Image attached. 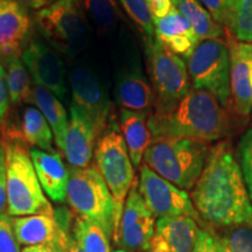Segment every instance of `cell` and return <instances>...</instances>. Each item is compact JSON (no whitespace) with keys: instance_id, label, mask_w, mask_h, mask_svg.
Here are the masks:
<instances>
[{"instance_id":"cell-26","label":"cell","mask_w":252,"mask_h":252,"mask_svg":"<svg viewBox=\"0 0 252 252\" xmlns=\"http://www.w3.org/2000/svg\"><path fill=\"white\" fill-rule=\"evenodd\" d=\"M6 61H7L6 80H7L9 100L14 105L32 103L33 86L31 84L30 75L21 56H13Z\"/></svg>"},{"instance_id":"cell-6","label":"cell","mask_w":252,"mask_h":252,"mask_svg":"<svg viewBox=\"0 0 252 252\" xmlns=\"http://www.w3.org/2000/svg\"><path fill=\"white\" fill-rule=\"evenodd\" d=\"M37 27L53 48L75 58L89 42L90 24L81 0H56L37 12Z\"/></svg>"},{"instance_id":"cell-18","label":"cell","mask_w":252,"mask_h":252,"mask_svg":"<svg viewBox=\"0 0 252 252\" xmlns=\"http://www.w3.org/2000/svg\"><path fill=\"white\" fill-rule=\"evenodd\" d=\"M197 222L191 217H161L156 222L151 250L156 252H191L198 234Z\"/></svg>"},{"instance_id":"cell-11","label":"cell","mask_w":252,"mask_h":252,"mask_svg":"<svg viewBox=\"0 0 252 252\" xmlns=\"http://www.w3.org/2000/svg\"><path fill=\"white\" fill-rule=\"evenodd\" d=\"M156 216L145 203L135 180L125 200L112 241L127 252H145L156 232Z\"/></svg>"},{"instance_id":"cell-35","label":"cell","mask_w":252,"mask_h":252,"mask_svg":"<svg viewBox=\"0 0 252 252\" xmlns=\"http://www.w3.org/2000/svg\"><path fill=\"white\" fill-rule=\"evenodd\" d=\"M7 209V188H6V158L5 146L0 137V214Z\"/></svg>"},{"instance_id":"cell-36","label":"cell","mask_w":252,"mask_h":252,"mask_svg":"<svg viewBox=\"0 0 252 252\" xmlns=\"http://www.w3.org/2000/svg\"><path fill=\"white\" fill-rule=\"evenodd\" d=\"M147 6H149L152 21L165 18L175 7L173 0H152L147 2Z\"/></svg>"},{"instance_id":"cell-7","label":"cell","mask_w":252,"mask_h":252,"mask_svg":"<svg viewBox=\"0 0 252 252\" xmlns=\"http://www.w3.org/2000/svg\"><path fill=\"white\" fill-rule=\"evenodd\" d=\"M94 157L96 162L94 166L108 186L121 220L125 200L137 179L134 166L115 116L110 119L106 128L99 135Z\"/></svg>"},{"instance_id":"cell-3","label":"cell","mask_w":252,"mask_h":252,"mask_svg":"<svg viewBox=\"0 0 252 252\" xmlns=\"http://www.w3.org/2000/svg\"><path fill=\"white\" fill-rule=\"evenodd\" d=\"M210 146L200 140L179 137H153L143 162L154 173L182 190L196 185Z\"/></svg>"},{"instance_id":"cell-17","label":"cell","mask_w":252,"mask_h":252,"mask_svg":"<svg viewBox=\"0 0 252 252\" xmlns=\"http://www.w3.org/2000/svg\"><path fill=\"white\" fill-rule=\"evenodd\" d=\"M32 20L27 8L12 1L0 0V56L7 60L21 56L30 41Z\"/></svg>"},{"instance_id":"cell-16","label":"cell","mask_w":252,"mask_h":252,"mask_svg":"<svg viewBox=\"0 0 252 252\" xmlns=\"http://www.w3.org/2000/svg\"><path fill=\"white\" fill-rule=\"evenodd\" d=\"M97 140L98 134L89 117L75 104H71L68 130L60 151L70 167L84 168L90 166Z\"/></svg>"},{"instance_id":"cell-30","label":"cell","mask_w":252,"mask_h":252,"mask_svg":"<svg viewBox=\"0 0 252 252\" xmlns=\"http://www.w3.org/2000/svg\"><path fill=\"white\" fill-rule=\"evenodd\" d=\"M128 17L146 37V43L154 39V26L146 0H119Z\"/></svg>"},{"instance_id":"cell-39","label":"cell","mask_w":252,"mask_h":252,"mask_svg":"<svg viewBox=\"0 0 252 252\" xmlns=\"http://www.w3.org/2000/svg\"><path fill=\"white\" fill-rule=\"evenodd\" d=\"M21 252H65L62 249H59L52 245H32L26 247Z\"/></svg>"},{"instance_id":"cell-42","label":"cell","mask_w":252,"mask_h":252,"mask_svg":"<svg viewBox=\"0 0 252 252\" xmlns=\"http://www.w3.org/2000/svg\"><path fill=\"white\" fill-rule=\"evenodd\" d=\"M145 252H156V251H153V250H151V249H147V250H146V251H145Z\"/></svg>"},{"instance_id":"cell-40","label":"cell","mask_w":252,"mask_h":252,"mask_svg":"<svg viewBox=\"0 0 252 252\" xmlns=\"http://www.w3.org/2000/svg\"><path fill=\"white\" fill-rule=\"evenodd\" d=\"M68 252H84L82 250L80 245L76 241H75L74 237L70 236V241H69V248H68Z\"/></svg>"},{"instance_id":"cell-14","label":"cell","mask_w":252,"mask_h":252,"mask_svg":"<svg viewBox=\"0 0 252 252\" xmlns=\"http://www.w3.org/2000/svg\"><path fill=\"white\" fill-rule=\"evenodd\" d=\"M21 59L34 83L47 88L60 98H64L68 91L65 68L55 49L39 40L31 39L21 53Z\"/></svg>"},{"instance_id":"cell-15","label":"cell","mask_w":252,"mask_h":252,"mask_svg":"<svg viewBox=\"0 0 252 252\" xmlns=\"http://www.w3.org/2000/svg\"><path fill=\"white\" fill-rule=\"evenodd\" d=\"M230 55V91L234 111L239 117L252 113V43L226 41Z\"/></svg>"},{"instance_id":"cell-38","label":"cell","mask_w":252,"mask_h":252,"mask_svg":"<svg viewBox=\"0 0 252 252\" xmlns=\"http://www.w3.org/2000/svg\"><path fill=\"white\" fill-rule=\"evenodd\" d=\"M12 1L24 6L25 8L39 9V8H45L47 6L52 5L53 2L56 1V0H12Z\"/></svg>"},{"instance_id":"cell-1","label":"cell","mask_w":252,"mask_h":252,"mask_svg":"<svg viewBox=\"0 0 252 252\" xmlns=\"http://www.w3.org/2000/svg\"><path fill=\"white\" fill-rule=\"evenodd\" d=\"M190 198L206 228L252 224V204L229 141L222 140L210 147Z\"/></svg>"},{"instance_id":"cell-45","label":"cell","mask_w":252,"mask_h":252,"mask_svg":"<svg viewBox=\"0 0 252 252\" xmlns=\"http://www.w3.org/2000/svg\"><path fill=\"white\" fill-rule=\"evenodd\" d=\"M0 137H1V130H0Z\"/></svg>"},{"instance_id":"cell-22","label":"cell","mask_w":252,"mask_h":252,"mask_svg":"<svg viewBox=\"0 0 252 252\" xmlns=\"http://www.w3.org/2000/svg\"><path fill=\"white\" fill-rule=\"evenodd\" d=\"M149 115L144 112L121 109L119 126L124 138L131 161L134 168L139 169L144 154L153 139L149 126Z\"/></svg>"},{"instance_id":"cell-31","label":"cell","mask_w":252,"mask_h":252,"mask_svg":"<svg viewBox=\"0 0 252 252\" xmlns=\"http://www.w3.org/2000/svg\"><path fill=\"white\" fill-rule=\"evenodd\" d=\"M237 160L252 204V128L242 135L237 147Z\"/></svg>"},{"instance_id":"cell-29","label":"cell","mask_w":252,"mask_h":252,"mask_svg":"<svg viewBox=\"0 0 252 252\" xmlns=\"http://www.w3.org/2000/svg\"><path fill=\"white\" fill-rule=\"evenodd\" d=\"M223 252H252V224H238L209 229Z\"/></svg>"},{"instance_id":"cell-33","label":"cell","mask_w":252,"mask_h":252,"mask_svg":"<svg viewBox=\"0 0 252 252\" xmlns=\"http://www.w3.org/2000/svg\"><path fill=\"white\" fill-rule=\"evenodd\" d=\"M0 252H21L12 226V219L6 214H0Z\"/></svg>"},{"instance_id":"cell-13","label":"cell","mask_w":252,"mask_h":252,"mask_svg":"<svg viewBox=\"0 0 252 252\" xmlns=\"http://www.w3.org/2000/svg\"><path fill=\"white\" fill-rule=\"evenodd\" d=\"M72 100L93 123L97 134L103 133L112 115V104L98 78L86 67H76L70 72Z\"/></svg>"},{"instance_id":"cell-34","label":"cell","mask_w":252,"mask_h":252,"mask_svg":"<svg viewBox=\"0 0 252 252\" xmlns=\"http://www.w3.org/2000/svg\"><path fill=\"white\" fill-rule=\"evenodd\" d=\"M191 252H223L222 248L214 237V235L206 229L198 230L196 242H195L194 249Z\"/></svg>"},{"instance_id":"cell-44","label":"cell","mask_w":252,"mask_h":252,"mask_svg":"<svg viewBox=\"0 0 252 252\" xmlns=\"http://www.w3.org/2000/svg\"><path fill=\"white\" fill-rule=\"evenodd\" d=\"M150 1H152V0H146V2H150Z\"/></svg>"},{"instance_id":"cell-4","label":"cell","mask_w":252,"mask_h":252,"mask_svg":"<svg viewBox=\"0 0 252 252\" xmlns=\"http://www.w3.org/2000/svg\"><path fill=\"white\" fill-rule=\"evenodd\" d=\"M1 139L5 146L8 215L54 216V209L43 193L26 145L17 139Z\"/></svg>"},{"instance_id":"cell-8","label":"cell","mask_w":252,"mask_h":252,"mask_svg":"<svg viewBox=\"0 0 252 252\" xmlns=\"http://www.w3.org/2000/svg\"><path fill=\"white\" fill-rule=\"evenodd\" d=\"M147 68L154 93L153 113L161 115L174 109L191 90L185 60L173 54L159 41L146 43Z\"/></svg>"},{"instance_id":"cell-10","label":"cell","mask_w":252,"mask_h":252,"mask_svg":"<svg viewBox=\"0 0 252 252\" xmlns=\"http://www.w3.org/2000/svg\"><path fill=\"white\" fill-rule=\"evenodd\" d=\"M139 172L138 188L145 203L154 216L158 219L187 216L202 224L200 215L187 191L165 180L144 163L139 167Z\"/></svg>"},{"instance_id":"cell-27","label":"cell","mask_w":252,"mask_h":252,"mask_svg":"<svg viewBox=\"0 0 252 252\" xmlns=\"http://www.w3.org/2000/svg\"><path fill=\"white\" fill-rule=\"evenodd\" d=\"M72 237L84 252H111L109 236L98 225L74 215Z\"/></svg>"},{"instance_id":"cell-20","label":"cell","mask_w":252,"mask_h":252,"mask_svg":"<svg viewBox=\"0 0 252 252\" xmlns=\"http://www.w3.org/2000/svg\"><path fill=\"white\" fill-rule=\"evenodd\" d=\"M154 39L172 52L187 60L200 42L187 19L174 7L165 18L153 21Z\"/></svg>"},{"instance_id":"cell-43","label":"cell","mask_w":252,"mask_h":252,"mask_svg":"<svg viewBox=\"0 0 252 252\" xmlns=\"http://www.w3.org/2000/svg\"><path fill=\"white\" fill-rule=\"evenodd\" d=\"M251 88H252V72H251Z\"/></svg>"},{"instance_id":"cell-9","label":"cell","mask_w":252,"mask_h":252,"mask_svg":"<svg viewBox=\"0 0 252 252\" xmlns=\"http://www.w3.org/2000/svg\"><path fill=\"white\" fill-rule=\"evenodd\" d=\"M191 88L206 90L223 108L231 103L230 91V55L224 40H202L187 59Z\"/></svg>"},{"instance_id":"cell-2","label":"cell","mask_w":252,"mask_h":252,"mask_svg":"<svg viewBox=\"0 0 252 252\" xmlns=\"http://www.w3.org/2000/svg\"><path fill=\"white\" fill-rule=\"evenodd\" d=\"M153 137H179L214 143L234 130V122L225 108L206 90L193 89L171 111L149 117Z\"/></svg>"},{"instance_id":"cell-25","label":"cell","mask_w":252,"mask_h":252,"mask_svg":"<svg viewBox=\"0 0 252 252\" xmlns=\"http://www.w3.org/2000/svg\"><path fill=\"white\" fill-rule=\"evenodd\" d=\"M178 11L187 19L200 41L202 40H224L230 37L224 28L214 20L212 15L203 7L198 0H173Z\"/></svg>"},{"instance_id":"cell-12","label":"cell","mask_w":252,"mask_h":252,"mask_svg":"<svg viewBox=\"0 0 252 252\" xmlns=\"http://www.w3.org/2000/svg\"><path fill=\"white\" fill-rule=\"evenodd\" d=\"M70 213L64 208L54 210V216L31 215L12 219V226L19 244L25 247L32 245H52L68 252L70 235L68 226Z\"/></svg>"},{"instance_id":"cell-37","label":"cell","mask_w":252,"mask_h":252,"mask_svg":"<svg viewBox=\"0 0 252 252\" xmlns=\"http://www.w3.org/2000/svg\"><path fill=\"white\" fill-rule=\"evenodd\" d=\"M9 102H11V100H9L7 80H6V71L4 67L0 64V124H2V122L5 121Z\"/></svg>"},{"instance_id":"cell-24","label":"cell","mask_w":252,"mask_h":252,"mask_svg":"<svg viewBox=\"0 0 252 252\" xmlns=\"http://www.w3.org/2000/svg\"><path fill=\"white\" fill-rule=\"evenodd\" d=\"M32 103L35 104L43 117L46 118L47 123L52 128L56 146L61 151L69 124L67 111H65L61 100L47 88L34 84Z\"/></svg>"},{"instance_id":"cell-19","label":"cell","mask_w":252,"mask_h":252,"mask_svg":"<svg viewBox=\"0 0 252 252\" xmlns=\"http://www.w3.org/2000/svg\"><path fill=\"white\" fill-rule=\"evenodd\" d=\"M116 99L123 110L144 112L151 116L154 110V93L140 67L123 69L116 82Z\"/></svg>"},{"instance_id":"cell-32","label":"cell","mask_w":252,"mask_h":252,"mask_svg":"<svg viewBox=\"0 0 252 252\" xmlns=\"http://www.w3.org/2000/svg\"><path fill=\"white\" fill-rule=\"evenodd\" d=\"M209 12L214 20L224 28L230 37V27L235 12V0H198Z\"/></svg>"},{"instance_id":"cell-41","label":"cell","mask_w":252,"mask_h":252,"mask_svg":"<svg viewBox=\"0 0 252 252\" xmlns=\"http://www.w3.org/2000/svg\"><path fill=\"white\" fill-rule=\"evenodd\" d=\"M113 252H127V251L123 250V249H117V250H116V251H113Z\"/></svg>"},{"instance_id":"cell-5","label":"cell","mask_w":252,"mask_h":252,"mask_svg":"<svg viewBox=\"0 0 252 252\" xmlns=\"http://www.w3.org/2000/svg\"><path fill=\"white\" fill-rule=\"evenodd\" d=\"M67 186V202L72 214L98 225L110 239L118 228L119 216L108 186L96 166L70 167Z\"/></svg>"},{"instance_id":"cell-28","label":"cell","mask_w":252,"mask_h":252,"mask_svg":"<svg viewBox=\"0 0 252 252\" xmlns=\"http://www.w3.org/2000/svg\"><path fill=\"white\" fill-rule=\"evenodd\" d=\"M88 19L99 33H109L117 26L121 9L117 0H81Z\"/></svg>"},{"instance_id":"cell-23","label":"cell","mask_w":252,"mask_h":252,"mask_svg":"<svg viewBox=\"0 0 252 252\" xmlns=\"http://www.w3.org/2000/svg\"><path fill=\"white\" fill-rule=\"evenodd\" d=\"M1 138L20 140L25 145L34 146L35 149L46 151V152H55L53 147L52 128L46 118L39 109L34 106H26L21 116L20 130L12 132V133H1Z\"/></svg>"},{"instance_id":"cell-21","label":"cell","mask_w":252,"mask_h":252,"mask_svg":"<svg viewBox=\"0 0 252 252\" xmlns=\"http://www.w3.org/2000/svg\"><path fill=\"white\" fill-rule=\"evenodd\" d=\"M32 161L43 193L55 203L67 200L69 171L63 163L59 152H46L39 149L30 151Z\"/></svg>"}]
</instances>
